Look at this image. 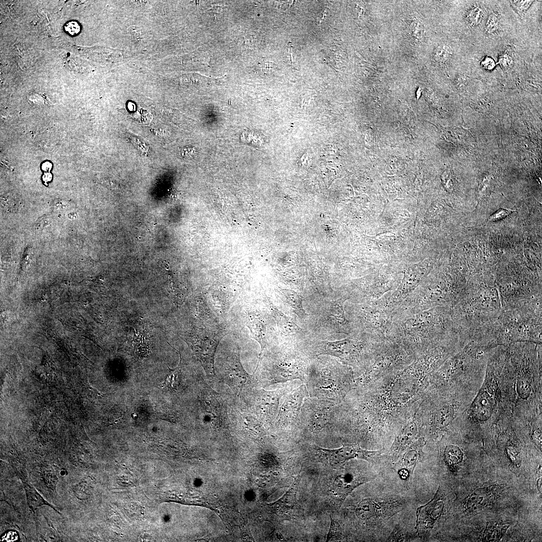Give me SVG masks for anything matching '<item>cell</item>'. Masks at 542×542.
I'll list each match as a JSON object with an SVG mask.
<instances>
[{
  "label": "cell",
  "mask_w": 542,
  "mask_h": 542,
  "mask_svg": "<svg viewBox=\"0 0 542 542\" xmlns=\"http://www.w3.org/2000/svg\"><path fill=\"white\" fill-rule=\"evenodd\" d=\"M305 385L310 397L341 402L355 381L352 374L334 367H323L306 370Z\"/></svg>",
  "instance_id": "6da1fadb"
},
{
  "label": "cell",
  "mask_w": 542,
  "mask_h": 542,
  "mask_svg": "<svg viewBox=\"0 0 542 542\" xmlns=\"http://www.w3.org/2000/svg\"><path fill=\"white\" fill-rule=\"evenodd\" d=\"M292 384L274 390H265L255 387L246 388L244 401L248 406L250 414L263 425H269L274 422L277 416L283 397L291 391Z\"/></svg>",
  "instance_id": "7a4b0ae2"
},
{
  "label": "cell",
  "mask_w": 542,
  "mask_h": 542,
  "mask_svg": "<svg viewBox=\"0 0 542 542\" xmlns=\"http://www.w3.org/2000/svg\"><path fill=\"white\" fill-rule=\"evenodd\" d=\"M225 334L208 329H197L188 332L184 340L199 358L208 378L215 377V354L218 344Z\"/></svg>",
  "instance_id": "3957f363"
},
{
  "label": "cell",
  "mask_w": 542,
  "mask_h": 542,
  "mask_svg": "<svg viewBox=\"0 0 542 542\" xmlns=\"http://www.w3.org/2000/svg\"><path fill=\"white\" fill-rule=\"evenodd\" d=\"M336 402L308 397L302 406L300 420L306 421L314 430L322 429L334 420L337 406Z\"/></svg>",
  "instance_id": "277c9868"
},
{
  "label": "cell",
  "mask_w": 542,
  "mask_h": 542,
  "mask_svg": "<svg viewBox=\"0 0 542 542\" xmlns=\"http://www.w3.org/2000/svg\"><path fill=\"white\" fill-rule=\"evenodd\" d=\"M220 378L237 395L248 385V382L252 385V375L245 371L241 362L239 349L225 358Z\"/></svg>",
  "instance_id": "5b68a950"
},
{
  "label": "cell",
  "mask_w": 542,
  "mask_h": 542,
  "mask_svg": "<svg viewBox=\"0 0 542 542\" xmlns=\"http://www.w3.org/2000/svg\"><path fill=\"white\" fill-rule=\"evenodd\" d=\"M308 397L305 384H302L287 393L282 398V403L274 423L277 426H285L298 422L303 403Z\"/></svg>",
  "instance_id": "8992f818"
},
{
  "label": "cell",
  "mask_w": 542,
  "mask_h": 542,
  "mask_svg": "<svg viewBox=\"0 0 542 542\" xmlns=\"http://www.w3.org/2000/svg\"><path fill=\"white\" fill-rule=\"evenodd\" d=\"M314 449L332 464H341L351 459H358L369 462L377 461L380 455L379 451H369L361 448L358 443L344 445L337 449H327L315 446Z\"/></svg>",
  "instance_id": "52a82bcc"
},
{
  "label": "cell",
  "mask_w": 542,
  "mask_h": 542,
  "mask_svg": "<svg viewBox=\"0 0 542 542\" xmlns=\"http://www.w3.org/2000/svg\"><path fill=\"white\" fill-rule=\"evenodd\" d=\"M395 379L392 380L391 387L386 394L388 399L392 404L401 406L415 399L420 389V379L409 375L408 371H404Z\"/></svg>",
  "instance_id": "ba28073f"
},
{
  "label": "cell",
  "mask_w": 542,
  "mask_h": 542,
  "mask_svg": "<svg viewBox=\"0 0 542 542\" xmlns=\"http://www.w3.org/2000/svg\"><path fill=\"white\" fill-rule=\"evenodd\" d=\"M398 500L366 498L361 500L356 509L357 517L361 520L384 517L394 513L400 508Z\"/></svg>",
  "instance_id": "9c48e42d"
},
{
  "label": "cell",
  "mask_w": 542,
  "mask_h": 542,
  "mask_svg": "<svg viewBox=\"0 0 542 542\" xmlns=\"http://www.w3.org/2000/svg\"><path fill=\"white\" fill-rule=\"evenodd\" d=\"M444 506L443 499L437 491L430 502L418 508L415 528L419 534H425L432 528L436 520L441 515Z\"/></svg>",
  "instance_id": "30bf717a"
},
{
  "label": "cell",
  "mask_w": 542,
  "mask_h": 542,
  "mask_svg": "<svg viewBox=\"0 0 542 542\" xmlns=\"http://www.w3.org/2000/svg\"><path fill=\"white\" fill-rule=\"evenodd\" d=\"M316 355L327 354L349 361L358 353V344L353 340L325 341L315 347Z\"/></svg>",
  "instance_id": "8fae6325"
},
{
  "label": "cell",
  "mask_w": 542,
  "mask_h": 542,
  "mask_svg": "<svg viewBox=\"0 0 542 542\" xmlns=\"http://www.w3.org/2000/svg\"><path fill=\"white\" fill-rule=\"evenodd\" d=\"M425 444L424 438H420L403 452L398 463V474L401 479L411 480L415 468L422 455Z\"/></svg>",
  "instance_id": "7c38bea8"
},
{
  "label": "cell",
  "mask_w": 542,
  "mask_h": 542,
  "mask_svg": "<svg viewBox=\"0 0 542 542\" xmlns=\"http://www.w3.org/2000/svg\"><path fill=\"white\" fill-rule=\"evenodd\" d=\"M416 413L402 428L395 437L390 447L391 454L396 460L415 441L419 432L416 419Z\"/></svg>",
  "instance_id": "4fadbf2b"
},
{
  "label": "cell",
  "mask_w": 542,
  "mask_h": 542,
  "mask_svg": "<svg viewBox=\"0 0 542 542\" xmlns=\"http://www.w3.org/2000/svg\"><path fill=\"white\" fill-rule=\"evenodd\" d=\"M496 404L492 394L481 390L472 404V416L481 423L487 421L492 417Z\"/></svg>",
  "instance_id": "5bb4252c"
},
{
  "label": "cell",
  "mask_w": 542,
  "mask_h": 542,
  "mask_svg": "<svg viewBox=\"0 0 542 542\" xmlns=\"http://www.w3.org/2000/svg\"><path fill=\"white\" fill-rule=\"evenodd\" d=\"M455 405L444 402L436 406L432 414L431 426L436 431H443L456 418Z\"/></svg>",
  "instance_id": "9a60e30c"
},
{
  "label": "cell",
  "mask_w": 542,
  "mask_h": 542,
  "mask_svg": "<svg viewBox=\"0 0 542 542\" xmlns=\"http://www.w3.org/2000/svg\"><path fill=\"white\" fill-rule=\"evenodd\" d=\"M301 477L300 474L297 476L285 493L278 500L267 504L268 507L278 513L293 509L297 505V494Z\"/></svg>",
  "instance_id": "2e32d148"
},
{
  "label": "cell",
  "mask_w": 542,
  "mask_h": 542,
  "mask_svg": "<svg viewBox=\"0 0 542 542\" xmlns=\"http://www.w3.org/2000/svg\"><path fill=\"white\" fill-rule=\"evenodd\" d=\"M246 326L249 329L251 337L259 344L261 350L258 360L261 358L263 351L267 346L266 337V325L263 320L255 315H249L248 317Z\"/></svg>",
  "instance_id": "e0dca14e"
},
{
  "label": "cell",
  "mask_w": 542,
  "mask_h": 542,
  "mask_svg": "<svg viewBox=\"0 0 542 542\" xmlns=\"http://www.w3.org/2000/svg\"><path fill=\"white\" fill-rule=\"evenodd\" d=\"M273 313L281 331L285 334L294 335L301 331L302 329L295 322L279 311L276 308H273Z\"/></svg>",
  "instance_id": "ac0fdd59"
},
{
  "label": "cell",
  "mask_w": 542,
  "mask_h": 542,
  "mask_svg": "<svg viewBox=\"0 0 542 542\" xmlns=\"http://www.w3.org/2000/svg\"><path fill=\"white\" fill-rule=\"evenodd\" d=\"M445 462L451 468L460 464L463 459V453L461 448L453 444L447 445L444 451Z\"/></svg>",
  "instance_id": "d6986e66"
},
{
  "label": "cell",
  "mask_w": 542,
  "mask_h": 542,
  "mask_svg": "<svg viewBox=\"0 0 542 542\" xmlns=\"http://www.w3.org/2000/svg\"><path fill=\"white\" fill-rule=\"evenodd\" d=\"M516 391L518 397L527 399L532 393V378L529 375H519L516 380Z\"/></svg>",
  "instance_id": "ffe728a7"
},
{
  "label": "cell",
  "mask_w": 542,
  "mask_h": 542,
  "mask_svg": "<svg viewBox=\"0 0 542 542\" xmlns=\"http://www.w3.org/2000/svg\"><path fill=\"white\" fill-rule=\"evenodd\" d=\"M283 294L287 303L296 311L297 314L300 318L307 315L303 307L302 298L298 293L290 290H285Z\"/></svg>",
  "instance_id": "44dd1931"
},
{
  "label": "cell",
  "mask_w": 542,
  "mask_h": 542,
  "mask_svg": "<svg viewBox=\"0 0 542 542\" xmlns=\"http://www.w3.org/2000/svg\"><path fill=\"white\" fill-rule=\"evenodd\" d=\"M27 501L29 506L33 511L43 505H48L53 507L38 493L32 487L27 484H24Z\"/></svg>",
  "instance_id": "7402d4cb"
},
{
  "label": "cell",
  "mask_w": 542,
  "mask_h": 542,
  "mask_svg": "<svg viewBox=\"0 0 542 542\" xmlns=\"http://www.w3.org/2000/svg\"><path fill=\"white\" fill-rule=\"evenodd\" d=\"M180 360L178 366L171 369L169 367V372L167 374L164 385L173 390H177L180 384L181 372L182 370V357L180 353Z\"/></svg>",
  "instance_id": "603a6c76"
},
{
  "label": "cell",
  "mask_w": 542,
  "mask_h": 542,
  "mask_svg": "<svg viewBox=\"0 0 542 542\" xmlns=\"http://www.w3.org/2000/svg\"><path fill=\"white\" fill-rule=\"evenodd\" d=\"M344 300L339 299L332 302L330 306V313L339 323L342 324L345 321L343 310Z\"/></svg>",
  "instance_id": "cb8c5ba5"
},
{
  "label": "cell",
  "mask_w": 542,
  "mask_h": 542,
  "mask_svg": "<svg viewBox=\"0 0 542 542\" xmlns=\"http://www.w3.org/2000/svg\"><path fill=\"white\" fill-rule=\"evenodd\" d=\"M452 51L451 47L447 45H439L434 50L433 56L435 60L440 63L448 61L452 56Z\"/></svg>",
  "instance_id": "d4e9b609"
},
{
  "label": "cell",
  "mask_w": 542,
  "mask_h": 542,
  "mask_svg": "<svg viewBox=\"0 0 542 542\" xmlns=\"http://www.w3.org/2000/svg\"><path fill=\"white\" fill-rule=\"evenodd\" d=\"M483 17L482 10L480 7H477L470 10L467 17L469 24L474 26L479 25L481 23Z\"/></svg>",
  "instance_id": "484cf974"
},
{
  "label": "cell",
  "mask_w": 542,
  "mask_h": 542,
  "mask_svg": "<svg viewBox=\"0 0 542 542\" xmlns=\"http://www.w3.org/2000/svg\"><path fill=\"white\" fill-rule=\"evenodd\" d=\"M498 28V18L496 13L491 14L486 23V29L488 33H495Z\"/></svg>",
  "instance_id": "4316f807"
},
{
  "label": "cell",
  "mask_w": 542,
  "mask_h": 542,
  "mask_svg": "<svg viewBox=\"0 0 542 542\" xmlns=\"http://www.w3.org/2000/svg\"><path fill=\"white\" fill-rule=\"evenodd\" d=\"M514 211L500 208L489 217L488 221L494 222L501 220Z\"/></svg>",
  "instance_id": "83f0119b"
},
{
  "label": "cell",
  "mask_w": 542,
  "mask_h": 542,
  "mask_svg": "<svg viewBox=\"0 0 542 542\" xmlns=\"http://www.w3.org/2000/svg\"><path fill=\"white\" fill-rule=\"evenodd\" d=\"M413 36L417 39H421L424 35V28L419 21H414L410 25Z\"/></svg>",
  "instance_id": "f1b7e54d"
},
{
  "label": "cell",
  "mask_w": 542,
  "mask_h": 542,
  "mask_svg": "<svg viewBox=\"0 0 542 542\" xmlns=\"http://www.w3.org/2000/svg\"><path fill=\"white\" fill-rule=\"evenodd\" d=\"M53 208L55 210L63 211H67L70 208V204L66 201H59L54 202L53 204Z\"/></svg>",
  "instance_id": "f546056e"
},
{
  "label": "cell",
  "mask_w": 542,
  "mask_h": 542,
  "mask_svg": "<svg viewBox=\"0 0 542 542\" xmlns=\"http://www.w3.org/2000/svg\"><path fill=\"white\" fill-rule=\"evenodd\" d=\"M18 534L16 531H9L6 532L2 536L1 541H14L18 539Z\"/></svg>",
  "instance_id": "4dcf8cb0"
},
{
  "label": "cell",
  "mask_w": 542,
  "mask_h": 542,
  "mask_svg": "<svg viewBox=\"0 0 542 542\" xmlns=\"http://www.w3.org/2000/svg\"><path fill=\"white\" fill-rule=\"evenodd\" d=\"M65 30L71 35H74L79 32L80 27L77 23L71 22L66 25Z\"/></svg>",
  "instance_id": "1f68e13d"
},
{
  "label": "cell",
  "mask_w": 542,
  "mask_h": 542,
  "mask_svg": "<svg viewBox=\"0 0 542 542\" xmlns=\"http://www.w3.org/2000/svg\"><path fill=\"white\" fill-rule=\"evenodd\" d=\"M512 58L507 54H505L499 58V63L504 68H508L512 64Z\"/></svg>",
  "instance_id": "d6a6232c"
},
{
  "label": "cell",
  "mask_w": 542,
  "mask_h": 542,
  "mask_svg": "<svg viewBox=\"0 0 542 542\" xmlns=\"http://www.w3.org/2000/svg\"><path fill=\"white\" fill-rule=\"evenodd\" d=\"M481 65L485 69L490 70L495 67V62L492 58L486 57L482 61Z\"/></svg>",
  "instance_id": "836d02e7"
},
{
  "label": "cell",
  "mask_w": 542,
  "mask_h": 542,
  "mask_svg": "<svg viewBox=\"0 0 542 542\" xmlns=\"http://www.w3.org/2000/svg\"><path fill=\"white\" fill-rule=\"evenodd\" d=\"M532 3V1H518L514 2L516 8L520 11L527 10Z\"/></svg>",
  "instance_id": "e575fe53"
},
{
  "label": "cell",
  "mask_w": 542,
  "mask_h": 542,
  "mask_svg": "<svg viewBox=\"0 0 542 542\" xmlns=\"http://www.w3.org/2000/svg\"><path fill=\"white\" fill-rule=\"evenodd\" d=\"M52 165L49 162H46L42 165V169L45 171H49L51 169Z\"/></svg>",
  "instance_id": "d590c367"
},
{
  "label": "cell",
  "mask_w": 542,
  "mask_h": 542,
  "mask_svg": "<svg viewBox=\"0 0 542 542\" xmlns=\"http://www.w3.org/2000/svg\"><path fill=\"white\" fill-rule=\"evenodd\" d=\"M51 178H52V175L49 173H46L43 176V180L45 182H48V181H50L51 180Z\"/></svg>",
  "instance_id": "8d00e7d4"
},
{
  "label": "cell",
  "mask_w": 542,
  "mask_h": 542,
  "mask_svg": "<svg viewBox=\"0 0 542 542\" xmlns=\"http://www.w3.org/2000/svg\"><path fill=\"white\" fill-rule=\"evenodd\" d=\"M76 216H77V215H76V214L75 213H74V212H73V213H72V212H71V213H70L69 214V215H68V217H69V218H70V219H74V218H75V217H76Z\"/></svg>",
  "instance_id": "74e56055"
}]
</instances>
